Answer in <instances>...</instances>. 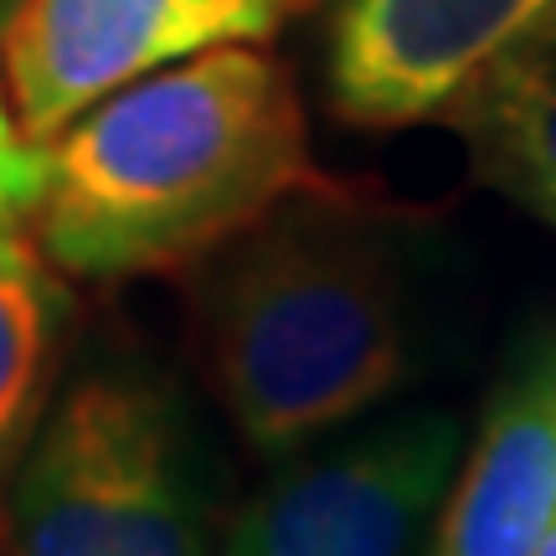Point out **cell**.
<instances>
[{
    "mask_svg": "<svg viewBox=\"0 0 556 556\" xmlns=\"http://www.w3.org/2000/svg\"><path fill=\"white\" fill-rule=\"evenodd\" d=\"M5 531L11 556H217L176 397L129 366L67 381L5 484Z\"/></svg>",
    "mask_w": 556,
    "mask_h": 556,
    "instance_id": "3",
    "label": "cell"
},
{
    "mask_svg": "<svg viewBox=\"0 0 556 556\" xmlns=\"http://www.w3.org/2000/svg\"><path fill=\"white\" fill-rule=\"evenodd\" d=\"M319 186L283 62L217 47L135 78L47 139L26 232L62 278H144L242 238Z\"/></svg>",
    "mask_w": 556,
    "mask_h": 556,
    "instance_id": "1",
    "label": "cell"
},
{
    "mask_svg": "<svg viewBox=\"0 0 556 556\" xmlns=\"http://www.w3.org/2000/svg\"><path fill=\"white\" fill-rule=\"evenodd\" d=\"M41 176H47V144L21 129L5 78H0V232L5 227H26L31 206L41 197Z\"/></svg>",
    "mask_w": 556,
    "mask_h": 556,
    "instance_id": "10",
    "label": "cell"
},
{
    "mask_svg": "<svg viewBox=\"0 0 556 556\" xmlns=\"http://www.w3.org/2000/svg\"><path fill=\"white\" fill-rule=\"evenodd\" d=\"M556 0H340L325 88L356 129L448 119Z\"/></svg>",
    "mask_w": 556,
    "mask_h": 556,
    "instance_id": "6",
    "label": "cell"
},
{
    "mask_svg": "<svg viewBox=\"0 0 556 556\" xmlns=\"http://www.w3.org/2000/svg\"><path fill=\"white\" fill-rule=\"evenodd\" d=\"M458 448L448 413H413L304 454L232 520L217 556H413Z\"/></svg>",
    "mask_w": 556,
    "mask_h": 556,
    "instance_id": "5",
    "label": "cell"
},
{
    "mask_svg": "<svg viewBox=\"0 0 556 556\" xmlns=\"http://www.w3.org/2000/svg\"><path fill=\"white\" fill-rule=\"evenodd\" d=\"M73 294L26 227L0 232V505L52 407Z\"/></svg>",
    "mask_w": 556,
    "mask_h": 556,
    "instance_id": "9",
    "label": "cell"
},
{
    "mask_svg": "<svg viewBox=\"0 0 556 556\" xmlns=\"http://www.w3.org/2000/svg\"><path fill=\"white\" fill-rule=\"evenodd\" d=\"M299 0H21L0 26V78L47 144L135 78L217 47H263Z\"/></svg>",
    "mask_w": 556,
    "mask_h": 556,
    "instance_id": "4",
    "label": "cell"
},
{
    "mask_svg": "<svg viewBox=\"0 0 556 556\" xmlns=\"http://www.w3.org/2000/svg\"><path fill=\"white\" fill-rule=\"evenodd\" d=\"M21 0H0V26H5V21H11V11H16Z\"/></svg>",
    "mask_w": 556,
    "mask_h": 556,
    "instance_id": "11",
    "label": "cell"
},
{
    "mask_svg": "<svg viewBox=\"0 0 556 556\" xmlns=\"http://www.w3.org/2000/svg\"><path fill=\"white\" fill-rule=\"evenodd\" d=\"M407 268L381 217L319 186L242 232L206 299V361L242 443L263 458L371 413L413 366Z\"/></svg>",
    "mask_w": 556,
    "mask_h": 556,
    "instance_id": "2",
    "label": "cell"
},
{
    "mask_svg": "<svg viewBox=\"0 0 556 556\" xmlns=\"http://www.w3.org/2000/svg\"><path fill=\"white\" fill-rule=\"evenodd\" d=\"M448 119L469 135L484 180L556 232V11Z\"/></svg>",
    "mask_w": 556,
    "mask_h": 556,
    "instance_id": "8",
    "label": "cell"
},
{
    "mask_svg": "<svg viewBox=\"0 0 556 556\" xmlns=\"http://www.w3.org/2000/svg\"><path fill=\"white\" fill-rule=\"evenodd\" d=\"M541 556H556V526H552V536H546V546H541Z\"/></svg>",
    "mask_w": 556,
    "mask_h": 556,
    "instance_id": "12",
    "label": "cell"
},
{
    "mask_svg": "<svg viewBox=\"0 0 556 556\" xmlns=\"http://www.w3.org/2000/svg\"><path fill=\"white\" fill-rule=\"evenodd\" d=\"M556 526V356L500 387L433 510L428 556H541Z\"/></svg>",
    "mask_w": 556,
    "mask_h": 556,
    "instance_id": "7",
    "label": "cell"
}]
</instances>
